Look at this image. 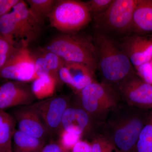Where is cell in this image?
Here are the masks:
<instances>
[{
	"label": "cell",
	"instance_id": "1",
	"mask_svg": "<svg viewBox=\"0 0 152 152\" xmlns=\"http://www.w3.org/2000/svg\"><path fill=\"white\" fill-rule=\"evenodd\" d=\"M140 110L125 102L120 103L105 120L102 134L111 141L120 152L134 151L150 114L145 113Z\"/></svg>",
	"mask_w": 152,
	"mask_h": 152
},
{
	"label": "cell",
	"instance_id": "2",
	"mask_svg": "<svg viewBox=\"0 0 152 152\" xmlns=\"http://www.w3.org/2000/svg\"><path fill=\"white\" fill-rule=\"evenodd\" d=\"M95 44L98 68L105 83L118 84L129 76L136 73L126 55L107 36L98 34Z\"/></svg>",
	"mask_w": 152,
	"mask_h": 152
},
{
	"label": "cell",
	"instance_id": "3",
	"mask_svg": "<svg viewBox=\"0 0 152 152\" xmlns=\"http://www.w3.org/2000/svg\"><path fill=\"white\" fill-rule=\"evenodd\" d=\"M47 50L64 61L82 64L94 73L98 68L95 44L83 36L70 33L61 35L50 42Z\"/></svg>",
	"mask_w": 152,
	"mask_h": 152
},
{
	"label": "cell",
	"instance_id": "4",
	"mask_svg": "<svg viewBox=\"0 0 152 152\" xmlns=\"http://www.w3.org/2000/svg\"><path fill=\"white\" fill-rule=\"evenodd\" d=\"M80 107L98 123L105 121L120 103V97L110 85L96 81L78 93Z\"/></svg>",
	"mask_w": 152,
	"mask_h": 152
},
{
	"label": "cell",
	"instance_id": "5",
	"mask_svg": "<svg viewBox=\"0 0 152 152\" xmlns=\"http://www.w3.org/2000/svg\"><path fill=\"white\" fill-rule=\"evenodd\" d=\"M48 18L53 27L69 34L85 27L91 21V15L86 3L60 0L57 1Z\"/></svg>",
	"mask_w": 152,
	"mask_h": 152
},
{
	"label": "cell",
	"instance_id": "6",
	"mask_svg": "<svg viewBox=\"0 0 152 152\" xmlns=\"http://www.w3.org/2000/svg\"><path fill=\"white\" fill-rule=\"evenodd\" d=\"M28 47L17 48L0 70V77L22 83L34 81L37 78L34 56Z\"/></svg>",
	"mask_w": 152,
	"mask_h": 152
},
{
	"label": "cell",
	"instance_id": "7",
	"mask_svg": "<svg viewBox=\"0 0 152 152\" xmlns=\"http://www.w3.org/2000/svg\"><path fill=\"white\" fill-rule=\"evenodd\" d=\"M118 85L120 98L126 103L142 110L152 109V85L144 81L137 74Z\"/></svg>",
	"mask_w": 152,
	"mask_h": 152
},
{
	"label": "cell",
	"instance_id": "8",
	"mask_svg": "<svg viewBox=\"0 0 152 152\" xmlns=\"http://www.w3.org/2000/svg\"><path fill=\"white\" fill-rule=\"evenodd\" d=\"M137 0H113L97 20L113 31L123 32L132 29L133 14Z\"/></svg>",
	"mask_w": 152,
	"mask_h": 152
},
{
	"label": "cell",
	"instance_id": "9",
	"mask_svg": "<svg viewBox=\"0 0 152 152\" xmlns=\"http://www.w3.org/2000/svg\"><path fill=\"white\" fill-rule=\"evenodd\" d=\"M67 97L56 96L32 104L50 135L59 133L64 113L69 106Z\"/></svg>",
	"mask_w": 152,
	"mask_h": 152
},
{
	"label": "cell",
	"instance_id": "10",
	"mask_svg": "<svg viewBox=\"0 0 152 152\" xmlns=\"http://www.w3.org/2000/svg\"><path fill=\"white\" fill-rule=\"evenodd\" d=\"M12 12L16 22V45H18V48L28 47L40 32L41 24L23 1H20L14 7Z\"/></svg>",
	"mask_w": 152,
	"mask_h": 152
},
{
	"label": "cell",
	"instance_id": "11",
	"mask_svg": "<svg viewBox=\"0 0 152 152\" xmlns=\"http://www.w3.org/2000/svg\"><path fill=\"white\" fill-rule=\"evenodd\" d=\"M35 98L31 88L25 83L7 82L0 87V110L30 105Z\"/></svg>",
	"mask_w": 152,
	"mask_h": 152
},
{
	"label": "cell",
	"instance_id": "12",
	"mask_svg": "<svg viewBox=\"0 0 152 152\" xmlns=\"http://www.w3.org/2000/svg\"><path fill=\"white\" fill-rule=\"evenodd\" d=\"M12 115L19 130L45 141L50 136L32 105L18 107Z\"/></svg>",
	"mask_w": 152,
	"mask_h": 152
},
{
	"label": "cell",
	"instance_id": "13",
	"mask_svg": "<svg viewBox=\"0 0 152 152\" xmlns=\"http://www.w3.org/2000/svg\"><path fill=\"white\" fill-rule=\"evenodd\" d=\"M94 72L78 63L64 61L58 72L61 81L66 84L77 93L96 81Z\"/></svg>",
	"mask_w": 152,
	"mask_h": 152
},
{
	"label": "cell",
	"instance_id": "14",
	"mask_svg": "<svg viewBox=\"0 0 152 152\" xmlns=\"http://www.w3.org/2000/svg\"><path fill=\"white\" fill-rule=\"evenodd\" d=\"M95 127H98V123L80 106H69L64 113L61 130L74 132L83 136L90 132L94 134Z\"/></svg>",
	"mask_w": 152,
	"mask_h": 152
},
{
	"label": "cell",
	"instance_id": "15",
	"mask_svg": "<svg viewBox=\"0 0 152 152\" xmlns=\"http://www.w3.org/2000/svg\"><path fill=\"white\" fill-rule=\"evenodd\" d=\"M121 49L126 55L134 68L152 60V39L134 35L126 39Z\"/></svg>",
	"mask_w": 152,
	"mask_h": 152
},
{
	"label": "cell",
	"instance_id": "16",
	"mask_svg": "<svg viewBox=\"0 0 152 152\" xmlns=\"http://www.w3.org/2000/svg\"><path fill=\"white\" fill-rule=\"evenodd\" d=\"M132 29L138 33L152 32V0H137Z\"/></svg>",
	"mask_w": 152,
	"mask_h": 152
},
{
	"label": "cell",
	"instance_id": "17",
	"mask_svg": "<svg viewBox=\"0 0 152 152\" xmlns=\"http://www.w3.org/2000/svg\"><path fill=\"white\" fill-rule=\"evenodd\" d=\"M16 124L12 115L0 110V151L13 152L12 145Z\"/></svg>",
	"mask_w": 152,
	"mask_h": 152
},
{
	"label": "cell",
	"instance_id": "18",
	"mask_svg": "<svg viewBox=\"0 0 152 152\" xmlns=\"http://www.w3.org/2000/svg\"><path fill=\"white\" fill-rule=\"evenodd\" d=\"M15 152H41L45 141L16 129L12 139Z\"/></svg>",
	"mask_w": 152,
	"mask_h": 152
},
{
	"label": "cell",
	"instance_id": "19",
	"mask_svg": "<svg viewBox=\"0 0 152 152\" xmlns=\"http://www.w3.org/2000/svg\"><path fill=\"white\" fill-rule=\"evenodd\" d=\"M59 80V77L53 75L37 78L33 81L31 87L34 96L41 100L52 97L56 91L57 82Z\"/></svg>",
	"mask_w": 152,
	"mask_h": 152
},
{
	"label": "cell",
	"instance_id": "20",
	"mask_svg": "<svg viewBox=\"0 0 152 152\" xmlns=\"http://www.w3.org/2000/svg\"><path fill=\"white\" fill-rule=\"evenodd\" d=\"M133 152H152V110L140 133Z\"/></svg>",
	"mask_w": 152,
	"mask_h": 152
},
{
	"label": "cell",
	"instance_id": "21",
	"mask_svg": "<svg viewBox=\"0 0 152 152\" xmlns=\"http://www.w3.org/2000/svg\"><path fill=\"white\" fill-rule=\"evenodd\" d=\"M57 1L54 0H28L30 10L35 18L42 24L44 19L51 12Z\"/></svg>",
	"mask_w": 152,
	"mask_h": 152
},
{
	"label": "cell",
	"instance_id": "22",
	"mask_svg": "<svg viewBox=\"0 0 152 152\" xmlns=\"http://www.w3.org/2000/svg\"><path fill=\"white\" fill-rule=\"evenodd\" d=\"M0 34L16 48V22L12 12L0 18Z\"/></svg>",
	"mask_w": 152,
	"mask_h": 152
},
{
	"label": "cell",
	"instance_id": "23",
	"mask_svg": "<svg viewBox=\"0 0 152 152\" xmlns=\"http://www.w3.org/2000/svg\"><path fill=\"white\" fill-rule=\"evenodd\" d=\"M91 152H119L111 141L103 134L94 133L91 142Z\"/></svg>",
	"mask_w": 152,
	"mask_h": 152
},
{
	"label": "cell",
	"instance_id": "24",
	"mask_svg": "<svg viewBox=\"0 0 152 152\" xmlns=\"http://www.w3.org/2000/svg\"><path fill=\"white\" fill-rule=\"evenodd\" d=\"M42 55L45 58L49 70L52 75L59 77V71L64 66V61L58 56L48 50Z\"/></svg>",
	"mask_w": 152,
	"mask_h": 152
},
{
	"label": "cell",
	"instance_id": "25",
	"mask_svg": "<svg viewBox=\"0 0 152 152\" xmlns=\"http://www.w3.org/2000/svg\"><path fill=\"white\" fill-rule=\"evenodd\" d=\"M59 133V143L68 151L72 150L83 137L81 135L74 132L63 130L60 131Z\"/></svg>",
	"mask_w": 152,
	"mask_h": 152
},
{
	"label": "cell",
	"instance_id": "26",
	"mask_svg": "<svg viewBox=\"0 0 152 152\" xmlns=\"http://www.w3.org/2000/svg\"><path fill=\"white\" fill-rule=\"evenodd\" d=\"M113 0H91L86 2L91 15L95 16L102 13L111 4Z\"/></svg>",
	"mask_w": 152,
	"mask_h": 152
},
{
	"label": "cell",
	"instance_id": "27",
	"mask_svg": "<svg viewBox=\"0 0 152 152\" xmlns=\"http://www.w3.org/2000/svg\"><path fill=\"white\" fill-rule=\"evenodd\" d=\"M137 75L146 83L152 85V64L145 63L135 68Z\"/></svg>",
	"mask_w": 152,
	"mask_h": 152
},
{
	"label": "cell",
	"instance_id": "28",
	"mask_svg": "<svg viewBox=\"0 0 152 152\" xmlns=\"http://www.w3.org/2000/svg\"><path fill=\"white\" fill-rule=\"evenodd\" d=\"M17 48L0 34V55H12Z\"/></svg>",
	"mask_w": 152,
	"mask_h": 152
},
{
	"label": "cell",
	"instance_id": "29",
	"mask_svg": "<svg viewBox=\"0 0 152 152\" xmlns=\"http://www.w3.org/2000/svg\"><path fill=\"white\" fill-rule=\"evenodd\" d=\"M20 0H1L0 1V18L8 13L11 9L20 2Z\"/></svg>",
	"mask_w": 152,
	"mask_h": 152
},
{
	"label": "cell",
	"instance_id": "30",
	"mask_svg": "<svg viewBox=\"0 0 152 152\" xmlns=\"http://www.w3.org/2000/svg\"><path fill=\"white\" fill-rule=\"evenodd\" d=\"M69 151L65 149L58 142L50 143L44 146L41 152H68Z\"/></svg>",
	"mask_w": 152,
	"mask_h": 152
},
{
	"label": "cell",
	"instance_id": "31",
	"mask_svg": "<svg viewBox=\"0 0 152 152\" xmlns=\"http://www.w3.org/2000/svg\"><path fill=\"white\" fill-rule=\"evenodd\" d=\"M72 152H91V145L85 140L79 141L72 149Z\"/></svg>",
	"mask_w": 152,
	"mask_h": 152
},
{
	"label": "cell",
	"instance_id": "32",
	"mask_svg": "<svg viewBox=\"0 0 152 152\" xmlns=\"http://www.w3.org/2000/svg\"><path fill=\"white\" fill-rule=\"evenodd\" d=\"M11 55L9 54L0 55V70L5 65Z\"/></svg>",
	"mask_w": 152,
	"mask_h": 152
},
{
	"label": "cell",
	"instance_id": "33",
	"mask_svg": "<svg viewBox=\"0 0 152 152\" xmlns=\"http://www.w3.org/2000/svg\"><path fill=\"white\" fill-rule=\"evenodd\" d=\"M0 152H6L0 151Z\"/></svg>",
	"mask_w": 152,
	"mask_h": 152
},
{
	"label": "cell",
	"instance_id": "34",
	"mask_svg": "<svg viewBox=\"0 0 152 152\" xmlns=\"http://www.w3.org/2000/svg\"><path fill=\"white\" fill-rule=\"evenodd\" d=\"M0 1H1V0H0Z\"/></svg>",
	"mask_w": 152,
	"mask_h": 152
},
{
	"label": "cell",
	"instance_id": "35",
	"mask_svg": "<svg viewBox=\"0 0 152 152\" xmlns=\"http://www.w3.org/2000/svg\"></svg>",
	"mask_w": 152,
	"mask_h": 152
}]
</instances>
